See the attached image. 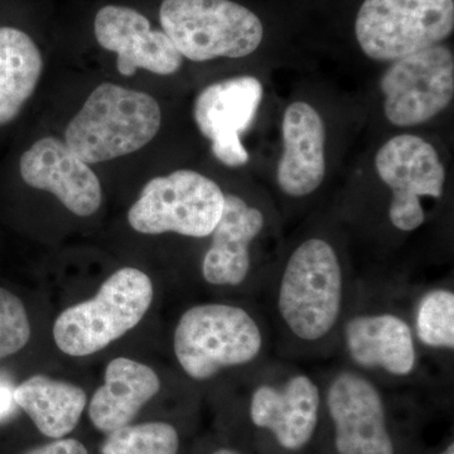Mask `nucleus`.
<instances>
[{"mask_svg": "<svg viewBox=\"0 0 454 454\" xmlns=\"http://www.w3.org/2000/svg\"><path fill=\"white\" fill-rule=\"evenodd\" d=\"M356 282L327 239L301 241L256 301L268 317L277 356L297 363L334 357Z\"/></svg>", "mask_w": 454, "mask_h": 454, "instance_id": "obj_1", "label": "nucleus"}, {"mask_svg": "<svg viewBox=\"0 0 454 454\" xmlns=\"http://www.w3.org/2000/svg\"><path fill=\"white\" fill-rule=\"evenodd\" d=\"M409 294L411 282L357 279L334 357L394 393L438 395L450 384L415 340Z\"/></svg>", "mask_w": 454, "mask_h": 454, "instance_id": "obj_2", "label": "nucleus"}, {"mask_svg": "<svg viewBox=\"0 0 454 454\" xmlns=\"http://www.w3.org/2000/svg\"><path fill=\"white\" fill-rule=\"evenodd\" d=\"M245 422L255 454H307L318 446L324 391L318 372L271 356L243 375Z\"/></svg>", "mask_w": 454, "mask_h": 454, "instance_id": "obj_3", "label": "nucleus"}, {"mask_svg": "<svg viewBox=\"0 0 454 454\" xmlns=\"http://www.w3.org/2000/svg\"><path fill=\"white\" fill-rule=\"evenodd\" d=\"M324 417L318 444L330 454H411L413 439L399 418L417 397L382 387L343 364L318 372Z\"/></svg>", "mask_w": 454, "mask_h": 454, "instance_id": "obj_4", "label": "nucleus"}, {"mask_svg": "<svg viewBox=\"0 0 454 454\" xmlns=\"http://www.w3.org/2000/svg\"><path fill=\"white\" fill-rule=\"evenodd\" d=\"M247 303L196 304L179 317L173 351L191 380L207 382L230 372L244 375L273 356L268 317L258 301Z\"/></svg>", "mask_w": 454, "mask_h": 454, "instance_id": "obj_5", "label": "nucleus"}, {"mask_svg": "<svg viewBox=\"0 0 454 454\" xmlns=\"http://www.w3.org/2000/svg\"><path fill=\"white\" fill-rule=\"evenodd\" d=\"M160 124L162 112L152 95L104 82L68 122L65 142L88 164L109 162L151 143Z\"/></svg>", "mask_w": 454, "mask_h": 454, "instance_id": "obj_6", "label": "nucleus"}, {"mask_svg": "<svg viewBox=\"0 0 454 454\" xmlns=\"http://www.w3.org/2000/svg\"><path fill=\"white\" fill-rule=\"evenodd\" d=\"M151 278L136 268L112 274L91 300L74 304L57 317L53 339L68 356L97 354L142 321L153 301Z\"/></svg>", "mask_w": 454, "mask_h": 454, "instance_id": "obj_7", "label": "nucleus"}, {"mask_svg": "<svg viewBox=\"0 0 454 454\" xmlns=\"http://www.w3.org/2000/svg\"><path fill=\"white\" fill-rule=\"evenodd\" d=\"M160 20L182 57L195 62L252 55L264 37L259 17L231 0H163Z\"/></svg>", "mask_w": 454, "mask_h": 454, "instance_id": "obj_8", "label": "nucleus"}, {"mask_svg": "<svg viewBox=\"0 0 454 454\" xmlns=\"http://www.w3.org/2000/svg\"><path fill=\"white\" fill-rule=\"evenodd\" d=\"M225 193L216 182L191 169L151 179L128 212L129 225L145 235L173 232L207 238L219 223Z\"/></svg>", "mask_w": 454, "mask_h": 454, "instance_id": "obj_9", "label": "nucleus"}, {"mask_svg": "<svg viewBox=\"0 0 454 454\" xmlns=\"http://www.w3.org/2000/svg\"><path fill=\"white\" fill-rule=\"evenodd\" d=\"M454 0H365L355 32L375 61L394 62L452 35Z\"/></svg>", "mask_w": 454, "mask_h": 454, "instance_id": "obj_10", "label": "nucleus"}, {"mask_svg": "<svg viewBox=\"0 0 454 454\" xmlns=\"http://www.w3.org/2000/svg\"><path fill=\"white\" fill-rule=\"evenodd\" d=\"M376 172L390 188L389 223L396 231L413 232L426 223L422 200H441L446 168L434 146L420 137L402 134L387 140L375 158Z\"/></svg>", "mask_w": 454, "mask_h": 454, "instance_id": "obj_11", "label": "nucleus"}, {"mask_svg": "<svg viewBox=\"0 0 454 454\" xmlns=\"http://www.w3.org/2000/svg\"><path fill=\"white\" fill-rule=\"evenodd\" d=\"M380 90L391 124L408 128L430 121L453 100L452 51L437 44L396 59L382 74Z\"/></svg>", "mask_w": 454, "mask_h": 454, "instance_id": "obj_12", "label": "nucleus"}, {"mask_svg": "<svg viewBox=\"0 0 454 454\" xmlns=\"http://www.w3.org/2000/svg\"><path fill=\"white\" fill-rule=\"evenodd\" d=\"M267 226V215L243 197L225 193L219 223L201 262V276L215 288L241 291L258 301L265 279L253 258V245Z\"/></svg>", "mask_w": 454, "mask_h": 454, "instance_id": "obj_13", "label": "nucleus"}, {"mask_svg": "<svg viewBox=\"0 0 454 454\" xmlns=\"http://www.w3.org/2000/svg\"><path fill=\"white\" fill-rule=\"evenodd\" d=\"M262 82L239 76L211 83L197 95L193 116L202 136L211 140L212 153L230 168L249 162L241 134L249 129L262 103Z\"/></svg>", "mask_w": 454, "mask_h": 454, "instance_id": "obj_14", "label": "nucleus"}, {"mask_svg": "<svg viewBox=\"0 0 454 454\" xmlns=\"http://www.w3.org/2000/svg\"><path fill=\"white\" fill-rule=\"evenodd\" d=\"M98 43L115 52L116 68L122 76L138 70L169 76L181 68L184 57L163 31H153L148 18L136 9L106 5L94 20Z\"/></svg>", "mask_w": 454, "mask_h": 454, "instance_id": "obj_15", "label": "nucleus"}, {"mask_svg": "<svg viewBox=\"0 0 454 454\" xmlns=\"http://www.w3.org/2000/svg\"><path fill=\"white\" fill-rule=\"evenodd\" d=\"M20 172L29 187L55 195L67 210L80 217L94 215L103 202L100 179L65 140H37L20 160Z\"/></svg>", "mask_w": 454, "mask_h": 454, "instance_id": "obj_16", "label": "nucleus"}, {"mask_svg": "<svg viewBox=\"0 0 454 454\" xmlns=\"http://www.w3.org/2000/svg\"><path fill=\"white\" fill-rule=\"evenodd\" d=\"M283 154L277 168L280 191L292 199L316 192L325 176V127L315 107L297 101L283 116Z\"/></svg>", "mask_w": 454, "mask_h": 454, "instance_id": "obj_17", "label": "nucleus"}, {"mask_svg": "<svg viewBox=\"0 0 454 454\" xmlns=\"http://www.w3.org/2000/svg\"><path fill=\"white\" fill-rule=\"evenodd\" d=\"M160 390V378L152 367L127 357L114 358L106 366V384L90 402V420L109 434L128 426Z\"/></svg>", "mask_w": 454, "mask_h": 454, "instance_id": "obj_18", "label": "nucleus"}, {"mask_svg": "<svg viewBox=\"0 0 454 454\" xmlns=\"http://www.w3.org/2000/svg\"><path fill=\"white\" fill-rule=\"evenodd\" d=\"M409 315L415 340L424 356L450 384L454 357L453 282H411Z\"/></svg>", "mask_w": 454, "mask_h": 454, "instance_id": "obj_19", "label": "nucleus"}, {"mask_svg": "<svg viewBox=\"0 0 454 454\" xmlns=\"http://www.w3.org/2000/svg\"><path fill=\"white\" fill-rule=\"evenodd\" d=\"M13 397L42 434L55 439L76 428L88 403L82 387L44 375H33L18 385Z\"/></svg>", "mask_w": 454, "mask_h": 454, "instance_id": "obj_20", "label": "nucleus"}, {"mask_svg": "<svg viewBox=\"0 0 454 454\" xmlns=\"http://www.w3.org/2000/svg\"><path fill=\"white\" fill-rule=\"evenodd\" d=\"M43 71V59L35 41L13 27H0V125L20 115Z\"/></svg>", "mask_w": 454, "mask_h": 454, "instance_id": "obj_21", "label": "nucleus"}, {"mask_svg": "<svg viewBox=\"0 0 454 454\" xmlns=\"http://www.w3.org/2000/svg\"><path fill=\"white\" fill-rule=\"evenodd\" d=\"M181 439L169 423L149 422L122 427L109 433L101 454H178Z\"/></svg>", "mask_w": 454, "mask_h": 454, "instance_id": "obj_22", "label": "nucleus"}, {"mask_svg": "<svg viewBox=\"0 0 454 454\" xmlns=\"http://www.w3.org/2000/svg\"><path fill=\"white\" fill-rule=\"evenodd\" d=\"M31 339V324L23 301L0 288V358L20 351Z\"/></svg>", "mask_w": 454, "mask_h": 454, "instance_id": "obj_23", "label": "nucleus"}, {"mask_svg": "<svg viewBox=\"0 0 454 454\" xmlns=\"http://www.w3.org/2000/svg\"><path fill=\"white\" fill-rule=\"evenodd\" d=\"M26 454H89L86 447L76 439H59L52 443L35 448Z\"/></svg>", "mask_w": 454, "mask_h": 454, "instance_id": "obj_24", "label": "nucleus"}, {"mask_svg": "<svg viewBox=\"0 0 454 454\" xmlns=\"http://www.w3.org/2000/svg\"><path fill=\"white\" fill-rule=\"evenodd\" d=\"M14 402L13 391L8 389V387H2L0 385V420L7 418L11 415L12 411H14L16 406Z\"/></svg>", "mask_w": 454, "mask_h": 454, "instance_id": "obj_25", "label": "nucleus"}, {"mask_svg": "<svg viewBox=\"0 0 454 454\" xmlns=\"http://www.w3.org/2000/svg\"><path fill=\"white\" fill-rule=\"evenodd\" d=\"M211 454H249L247 450H240V448L236 447H220L217 450H215Z\"/></svg>", "mask_w": 454, "mask_h": 454, "instance_id": "obj_26", "label": "nucleus"}, {"mask_svg": "<svg viewBox=\"0 0 454 454\" xmlns=\"http://www.w3.org/2000/svg\"><path fill=\"white\" fill-rule=\"evenodd\" d=\"M434 454H454V442L453 439H450L441 450H438Z\"/></svg>", "mask_w": 454, "mask_h": 454, "instance_id": "obj_27", "label": "nucleus"}]
</instances>
